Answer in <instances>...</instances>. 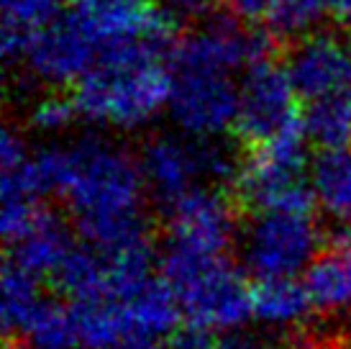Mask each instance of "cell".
I'll return each instance as SVG.
<instances>
[{
  "mask_svg": "<svg viewBox=\"0 0 351 349\" xmlns=\"http://www.w3.org/2000/svg\"><path fill=\"white\" fill-rule=\"evenodd\" d=\"M144 190L141 165L123 146L100 136L62 146L57 195L67 203L77 234L90 247L110 249L152 234Z\"/></svg>",
  "mask_w": 351,
  "mask_h": 349,
  "instance_id": "1",
  "label": "cell"
},
{
  "mask_svg": "<svg viewBox=\"0 0 351 349\" xmlns=\"http://www.w3.org/2000/svg\"><path fill=\"white\" fill-rule=\"evenodd\" d=\"M169 52L152 41H128L106 49L98 62L72 85L80 118L116 128H138L169 106Z\"/></svg>",
  "mask_w": 351,
  "mask_h": 349,
  "instance_id": "2",
  "label": "cell"
},
{
  "mask_svg": "<svg viewBox=\"0 0 351 349\" xmlns=\"http://www.w3.org/2000/svg\"><path fill=\"white\" fill-rule=\"evenodd\" d=\"M308 142L302 118L269 142L246 149L228 193L241 216L264 211L315 214L318 201L308 174Z\"/></svg>",
  "mask_w": 351,
  "mask_h": 349,
  "instance_id": "3",
  "label": "cell"
},
{
  "mask_svg": "<svg viewBox=\"0 0 351 349\" xmlns=\"http://www.w3.org/2000/svg\"><path fill=\"white\" fill-rule=\"evenodd\" d=\"M159 264L190 326L234 331L241 329L246 319H254L252 285L226 257H197L167 247Z\"/></svg>",
  "mask_w": 351,
  "mask_h": 349,
  "instance_id": "4",
  "label": "cell"
},
{
  "mask_svg": "<svg viewBox=\"0 0 351 349\" xmlns=\"http://www.w3.org/2000/svg\"><path fill=\"white\" fill-rule=\"evenodd\" d=\"M239 159L241 157L228 155L223 146L208 139L190 136V142H185L180 136L162 134L144 144L138 165L147 190L167 208L187 190L197 188L203 177L234 180Z\"/></svg>",
  "mask_w": 351,
  "mask_h": 349,
  "instance_id": "5",
  "label": "cell"
},
{
  "mask_svg": "<svg viewBox=\"0 0 351 349\" xmlns=\"http://www.w3.org/2000/svg\"><path fill=\"white\" fill-rule=\"evenodd\" d=\"M280 41L269 29L244 26L236 16H215L203 26L187 31L177 39L169 65L172 69H190V72H218L231 75L274 57Z\"/></svg>",
  "mask_w": 351,
  "mask_h": 349,
  "instance_id": "6",
  "label": "cell"
},
{
  "mask_svg": "<svg viewBox=\"0 0 351 349\" xmlns=\"http://www.w3.org/2000/svg\"><path fill=\"white\" fill-rule=\"evenodd\" d=\"M249 218L241 257L254 278H295L318 257L321 229L315 214L264 211Z\"/></svg>",
  "mask_w": 351,
  "mask_h": 349,
  "instance_id": "7",
  "label": "cell"
},
{
  "mask_svg": "<svg viewBox=\"0 0 351 349\" xmlns=\"http://www.w3.org/2000/svg\"><path fill=\"white\" fill-rule=\"evenodd\" d=\"M300 100L287 65H280L274 57L256 62L246 69L239 85L234 136L244 149L269 142L305 118Z\"/></svg>",
  "mask_w": 351,
  "mask_h": 349,
  "instance_id": "8",
  "label": "cell"
},
{
  "mask_svg": "<svg viewBox=\"0 0 351 349\" xmlns=\"http://www.w3.org/2000/svg\"><path fill=\"white\" fill-rule=\"evenodd\" d=\"M167 214V247L197 257H226L236 242V223L241 211L231 195L213 188H193Z\"/></svg>",
  "mask_w": 351,
  "mask_h": 349,
  "instance_id": "9",
  "label": "cell"
},
{
  "mask_svg": "<svg viewBox=\"0 0 351 349\" xmlns=\"http://www.w3.org/2000/svg\"><path fill=\"white\" fill-rule=\"evenodd\" d=\"M175 85L169 98V113L187 136L213 139L234 131L239 113V87L231 75L172 69Z\"/></svg>",
  "mask_w": 351,
  "mask_h": 349,
  "instance_id": "10",
  "label": "cell"
},
{
  "mask_svg": "<svg viewBox=\"0 0 351 349\" xmlns=\"http://www.w3.org/2000/svg\"><path fill=\"white\" fill-rule=\"evenodd\" d=\"M98 57L100 47L80 26V21L69 10H64L54 23L34 36L23 59L39 80L62 87L75 85L98 62Z\"/></svg>",
  "mask_w": 351,
  "mask_h": 349,
  "instance_id": "11",
  "label": "cell"
},
{
  "mask_svg": "<svg viewBox=\"0 0 351 349\" xmlns=\"http://www.w3.org/2000/svg\"><path fill=\"white\" fill-rule=\"evenodd\" d=\"M298 95L308 103L339 95L351 87V41L339 34H308L287 57Z\"/></svg>",
  "mask_w": 351,
  "mask_h": 349,
  "instance_id": "12",
  "label": "cell"
},
{
  "mask_svg": "<svg viewBox=\"0 0 351 349\" xmlns=\"http://www.w3.org/2000/svg\"><path fill=\"white\" fill-rule=\"evenodd\" d=\"M118 308L126 326V344H156L172 337L180 319H185L177 293L162 275L152 278L134 295L118 301Z\"/></svg>",
  "mask_w": 351,
  "mask_h": 349,
  "instance_id": "13",
  "label": "cell"
},
{
  "mask_svg": "<svg viewBox=\"0 0 351 349\" xmlns=\"http://www.w3.org/2000/svg\"><path fill=\"white\" fill-rule=\"evenodd\" d=\"M72 249H75L72 232L67 229L64 218L54 208H49L44 218L23 239L10 244L8 260L39 280H44V278L54 280V275L64 264Z\"/></svg>",
  "mask_w": 351,
  "mask_h": 349,
  "instance_id": "14",
  "label": "cell"
},
{
  "mask_svg": "<svg viewBox=\"0 0 351 349\" xmlns=\"http://www.w3.org/2000/svg\"><path fill=\"white\" fill-rule=\"evenodd\" d=\"M305 288L321 311L351 308V242L333 234L331 244L308 264Z\"/></svg>",
  "mask_w": 351,
  "mask_h": 349,
  "instance_id": "15",
  "label": "cell"
},
{
  "mask_svg": "<svg viewBox=\"0 0 351 349\" xmlns=\"http://www.w3.org/2000/svg\"><path fill=\"white\" fill-rule=\"evenodd\" d=\"M72 0H3L0 49L8 65L23 59L34 36L67 10Z\"/></svg>",
  "mask_w": 351,
  "mask_h": 349,
  "instance_id": "16",
  "label": "cell"
},
{
  "mask_svg": "<svg viewBox=\"0 0 351 349\" xmlns=\"http://www.w3.org/2000/svg\"><path fill=\"white\" fill-rule=\"evenodd\" d=\"M313 298L305 280L298 278H256L252 285L254 319L269 326H293L311 316Z\"/></svg>",
  "mask_w": 351,
  "mask_h": 349,
  "instance_id": "17",
  "label": "cell"
},
{
  "mask_svg": "<svg viewBox=\"0 0 351 349\" xmlns=\"http://www.w3.org/2000/svg\"><path fill=\"white\" fill-rule=\"evenodd\" d=\"M311 185L315 201L336 221L351 218V146L321 149L311 165Z\"/></svg>",
  "mask_w": 351,
  "mask_h": 349,
  "instance_id": "18",
  "label": "cell"
},
{
  "mask_svg": "<svg viewBox=\"0 0 351 349\" xmlns=\"http://www.w3.org/2000/svg\"><path fill=\"white\" fill-rule=\"evenodd\" d=\"M0 288H3V303H0L3 334H5V339H19L47 298L39 288V278L21 270L19 264H13L10 260L3 267Z\"/></svg>",
  "mask_w": 351,
  "mask_h": 349,
  "instance_id": "19",
  "label": "cell"
},
{
  "mask_svg": "<svg viewBox=\"0 0 351 349\" xmlns=\"http://www.w3.org/2000/svg\"><path fill=\"white\" fill-rule=\"evenodd\" d=\"M19 339L26 349H82L77 311L72 303L47 298Z\"/></svg>",
  "mask_w": 351,
  "mask_h": 349,
  "instance_id": "20",
  "label": "cell"
},
{
  "mask_svg": "<svg viewBox=\"0 0 351 349\" xmlns=\"http://www.w3.org/2000/svg\"><path fill=\"white\" fill-rule=\"evenodd\" d=\"M305 131L321 149H349L351 146V87L339 95L323 98L305 111Z\"/></svg>",
  "mask_w": 351,
  "mask_h": 349,
  "instance_id": "21",
  "label": "cell"
},
{
  "mask_svg": "<svg viewBox=\"0 0 351 349\" xmlns=\"http://www.w3.org/2000/svg\"><path fill=\"white\" fill-rule=\"evenodd\" d=\"M321 13H326L321 0H274L264 23L277 41L302 39L318 23Z\"/></svg>",
  "mask_w": 351,
  "mask_h": 349,
  "instance_id": "22",
  "label": "cell"
},
{
  "mask_svg": "<svg viewBox=\"0 0 351 349\" xmlns=\"http://www.w3.org/2000/svg\"><path fill=\"white\" fill-rule=\"evenodd\" d=\"M80 118L77 103L72 90L62 93V90H51L47 95H41L34 108H31L29 124L41 134H59L69 128Z\"/></svg>",
  "mask_w": 351,
  "mask_h": 349,
  "instance_id": "23",
  "label": "cell"
},
{
  "mask_svg": "<svg viewBox=\"0 0 351 349\" xmlns=\"http://www.w3.org/2000/svg\"><path fill=\"white\" fill-rule=\"evenodd\" d=\"M49 211V205L39 203V201H26V198H16V201H3V216H0V234L5 244H16L23 239L26 234L44 218Z\"/></svg>",
  "mask_w": 351,
  "mask_h": 349,
  "instance_id": "24",
  "label": "cell"
},
{
  "mask_svg": "<svg viewBox=\"0 0 351 349\" xmlns=\"http://www.w3.org/2000/svg\"><path fill=\"white\" fill-rule=\"evenodd\" d=\"M29 157L31 155H29V149H26L23 136H21L13 126H5L3 139H0V167H3V172L16 170V167L23 165Z\"/></svg>",
  "mask_w": 351,
  "mask_h": 349,
  "instance_id": "25",
  "label": "cell"
},
{
  "mask_svg": "<svg viewBox=\"0 0 351 349\" xmlns=\"http://www.w3.org/2000/svg\"><path fill=\"white\" fill-rule=\"evenodd\" d=\"M215 344H218L215 331L197 329V326L187 324V329H177L172 334L167 349H215Z\"/></svg>",
  "mask_w": 351,
  "mask_h": 349,
  "instance_id": "26",
  "label": "cell"
},
{
  "mask_svg": "<svg viewBox=\"0 0 351 349\" xmlns=\"http://www.w3.org/2000/svg\"><path fill=\"white\" fill-rule=\"evenodd\" d=\"M228 8L236 19H241L244 23H259L267 21L269 10H272L274 0H226Z\"/></svg>",
  "mask_w": 351,
  "mask_h": 349,
  "instance_id": "27",
  "label": "cell"
},
{
  "mask_svg": "<svg viewBox=\"0 0 351 349\" xmlns=\"http://www.w3.org/2000/svg\"><path fill=\"white\" fill-rule=\"evenodd\" d=\"M215 349H272V347H269L262 337H256V334L234 329V331H223V334L218 337Z\"/></svg>",
  "mask_w": 351,
  "mask_h": 349,
  "instance_id": "28",
  "label": "cell"
},
{
  "mask_svg": "<svg viewBox=\"0 0 351 349\" xmlns=\"http://www.w3.org/2000/svg\"><path fill=\"white\" fill-rule=\"evenodd\" d=\"M218 0H165V5L175 13H190V16H200L213 8Z\"/></svg>",
  "mask_w": 351,
  "mask_h": 349,
  "instance_id": "29",
  "label": "cell"
},
{
  "mask_svg": "<svg viewBox=\"0 0 351 349\" xmlns=\"http://www.w3.org/2000/svg\"><path fill=\"white\" fill-rule=\"evenodd\" d=\"M323 10L339 23H351V0H321Z\"/></svg>",
  "mask_w": 351,
  "mask_h": 349,
  "instance_id": "30",
  "label": "cell"
},
{
  "mask_svg": "<svg viewBox=\"0 0 351 349\" xmlns=\"http://www.w3.org/2000/svg\"><path fill=\"white\" fill-rule=\"evenodd\" d=\"M336 236H343V239H349L351 242V218L349 221H343L341 229H336Z\"/></svg>",
  "mask_w": 351,
  "mask_h": 349,
  "instance_id": "31",
  "label": "cell"
},
{
  "mask_svg": "<svg viewBox=\"0 0 351 349\" xmlns=\"http://www.w3.org/2000/svg\"><path fill=\"white\" fill-rule=\"evenodd\" d=\"M121 349H167V347H159V344H126V347Z\"/></svg>",
  "mask_w": 351,
  "mask_h": 349,
  "instance_id": "32",
  "label": "cell"
},
{
  "mask_svg": "<svg viewBox=\"0 0 351 349\" xmlns=\"http://www.w3.org/2000/svg\"><path fill=\"white\" fill-rule=\"evenodd\" d=\"M5 349H26L21 344V339H5Z\"/></svg>",
  "mask_w": 351,
  "mask_h": 349,
  "instance_id": "33",
  "label": "cell"
}]
</instances>
